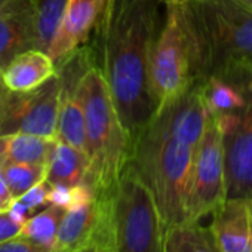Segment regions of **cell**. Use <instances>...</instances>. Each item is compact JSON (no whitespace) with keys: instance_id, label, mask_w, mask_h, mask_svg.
<instances>
[{"instance_id":"11","label":"cell","mask_w":252,"mask_h":252,"mask_svg":"<svg viewBox=\"0 0 252 252\" xmlns=\"http://www.w3.org/2000/svg\"><path fill=\"white\" fill-rule=\"evenodd\" d=\"M206 80H197L180 99L153 117L168 134L194 147H199L211 117L206 101Z\"/></svg>"},{"instance_id":"2","label":"cell","mask_w":252,"mask_h":252,"mask_svg":"<svg viewBox=\"0 0 252 252\" xmlns=\"http://www.w3.org/2000/svg\"><path fill=\"white\" fill-rule=\"evenodd\" d=\"M79 95L85 110L89 169L83 184L94 197L113 193L122 171L132 158V138L117 111L102 70L89 61L79 79Z\"/></svg>"},{"instance_id":"6","label":"cell","mask_w":252,"mask_h":252,"mask_svg":"<svg viewBox=\"0 0 252 252\" xmlns=\"http://www.w3.org/2000/svg\"><path fill=\"white\" fill-rule=\"evenodd\" d=\"M108 224L114 252H163L162 215L131 160L108 196Z\"/></svg>"},{"instance_id":"1","label":"cell","mask_w":252,"mask_h":252,"mask_svg":"<svg viewBox=\"0 0 252 252\" xmlns=\"http://www.w3.org/2000/svg\"><path fill=\"white\" fill-rule=\"evenodd\" d=\"M162 3L163 0H110L95 32L98 54L91 57L108 82L132 144L155 116L150 60L162 30L159 29Z\"/></svg>"},{"instance_id":"3","label":"cell","mask_w":252,"mask_h":252,"mask_svg":"<svg viewBox=\"0 0 252 252\" xmlns=\"http://www.w3.org/2000/svg\"><path fill=\"white\" fill-rule=\"evenodd\" d=\"M189 12L203 77L222 79L245 94L252 88V9L240 0H203Z\"/></svg>"},{"instance_id":"17","label":"cell","mask_w":252,"mask_h":252,"mask_svg":"<svg viewBox=\"0 0 252 252\" xmlns=\"http://www.w3.org/2000/svg\"><path fill=\"white\" fill-rule=\"evenodd\" d=\"M89 169V158L86 153L57 141L48 163L46 181L51 186L76 187L85 183Z\"/></svg>"},{"instance_id":"27","label":"cell","mask_w":252,"mask_h":252,"mask_svg":"<svg viewBox=\"0 0 252 252\" xmlns=\"http://www.w3.org/2000/svg\"><path fill=\"white\" fill-rule=\"evenodd\" d=\"M14 202H15V199L11 193V189L6 183V180L3 178L2 172H0V212L11 209Z\"/></svg>"},{"instance_id":"4","label":"cell","mask_w":252,"mask_h":252,"mask_svg":"<svg viewBox=\"0 0 252 252\" xmlns=\"http://www.w3.org/2000/svg\"><path fill=\"white\" fill-rule=\"evenodd\" d=\"M197 147L150 122L134 144L131 162L149 186L165 228L187 221V203Z\"/></svg>"},{"instance_id":"26","label":"cell","mask_w":252,"mask_h":252,"mask_svg":"<svg viewBox=\"0 0 252 252\" xmlns=\"http://www.w3.org/2000/svg\"><path fill=\"white\" fill-rule=\"evenodd\" d=\"M74 252H114L111 242L101 239V237H92L85 246L79 248Z\"/></svg>"},{"instance_id":"32","label":"cell","mask_w":252,"mask_h":252,"mask_svg":"<svg viewBox=\"0 0 252 252\" xmlns=\"http://www.w3.org/2000/svg\"><path fill=\"white\" fill-rule=\"evenodd\" d=\"M0 80H2V79H0Z\"/></svg>"},{"instance_id":"5","label":"cell","mask_w":252,"mask_h":252,"mask_svg":"<svg viewBox=\"0 0 252 252\" xmlns=\"http://www.w3.org/2000/svg\"><path fill=\"white\" fill-rule=\"evenodd\" d=\"M200 79L206 77L202 74L200 49L189 6L166 5V21L150 60L153 117L180 99Z\"/></svg>"},{"instance_id":"20","label":"cell","mask_w":252,"mask_h":252,"mask_svg":"<svg viewBox=\"0 0 252 252\" xmlns=\"http://www.w3.org/2000/svg\"><path fill=\"white\" fill-rule=\"evenodd\" d=\"M3 178L6 180L14 199L23 197L27 191L46 180L48 165L36 163H6L0 168Z\"/></svg>"},{"instance_id":"19","label":"cell","mask_w":252,"mask_h":252,"mask_svg":"<svg viewBox=\"0 0 252 252\" xmlns=\"http://www.w3.org/2000/svg\"><path fill=\"white\" fill-rule=\"evenodd\" d=\"M65 211L67 208L64 206L52 205V203L48 205L45 209L32 215L26 221L21 234L52 252L57 243L58 230H60Z\"/></svg>"},{"instance_id":"10","label":"cell","mask_w":252,"mask_h":252,"mask_svg":"<svg viewBox=\"0 0 252 252\" xmlns=\"http://www.w3.org/2000/svg\"><path fill=\"white\" fill-rule=\"evenodd\" d=\"M110 0H67L60 26L49 46L57 68L77 54L101 24Z\"/></svg>"},{"instance_id":"13","label":"cell","mask_w":252,"mask_h":252,"mask_svg":"<svg viewBox=\"0 0 252 252\" xmlns=\"http://www.w3.org/2000/svg\"><path fill=\"white\" fill-rule=\"evenodd\" d=\"M212 215L221 252H252V197L225 199Z\"/></svg>"},{"instance_id":"24","label":"cell","mask_w":252,"mask_h":252,"mask_svg":"<svg viewBox=\"0 0 252 252\" xmlns=\"http://www.w3.org/2000/svg\"><path fill=\"white\" fill-rule=\"evenodd\" d=\"M26 221L27 220H24L12 208L0 212V243L21 234Z\"/></svg>"},{"instance_id":"30","label":"cell","mask_w":252,"mask_h":252,"mask_svg":"<svg viewBox=\"0 0 252 252\" xmlns=\"http://www.w3.org/2000/svg\"><path fill=\"white\" fill-rule=\"evenodd\" d=\"M11 2H14V0H0V9H2L3 6H6L8 3H11Z\"/></svg>"},{"instance_id":"25","label":"cell","mask_w":252,"mask_h":252,"mask_svg":"<svg viewBox=\"0 0 252 252\" xmlns=\"http://www.w3.org/2000/svg\"><path fill=\"white\" fill-rule=\"evenodd\" d=\"M0 252H51L40 245L34 243L29 237L18 234L17 237H12L6 242L0 243Z\"/></svg>"},{"instance_id":"7","label":"cell","mask_w":252,"mask_h":252,"mask_svg":"<svg viewBox=\"0 0 252 252\" xmlns=\"http://www.w3.org/2000/svg\"><path fill=\"white\" fill-rule=\"evenodd\" d=\"M225 131L220 113H212L197 147L187 203V221H200L214 214L227 199Z\"/></svg>"},{"instance_id":"8","label":"cell","mask_w":252,"mask_h":252,"mask_svg":"<svg viewBox=\"0 0 252 252\" xmlns=\"http://www.w3.org/2000/svg\"><path fill=\"white\" fill-rule=\"evenodd\" d=\"M61 89L60 73L32 91L8 89L0 114V135L30 134L57 140Z\"/></svg>"},{"instance_id":"22","label":"cell","mask_w":252,"mask_h":252,"mask_svg":"<svg viewBox=\"0 0 252 252\" xmlns=\"http://www.w3.org/2000/svg\"><path fill=\"white\" fill-rule=\"evenodd\" d=\"M206 101L212 113L239 111L248 102L245 94L239 88L218 77H208Z\"/></svg>"},{"instance_id":"28","label":"cell","mask_w":252,"mask_h":252,"mask_svg":"<svg viewBox=\"0 0 252 252\" xmlns=\"http://www.w3.org/2000/svg\"><path fill=\"white\" fill-rule=\"evenodd\" d=\"M165 5H174V6H193L197 5L203 0H163Z\"/></svg>"},{"instance_id":"21","label":"cell","mask_w":252,"mask_h":252,"mask_svg":"<svg viewBox=\"0 0 252 252\" xmlns=\"http://www.w3.org/2000/svg\"><path fill=\"white\" fill-rule=\"evenodd\" d=\"M37 11L36 20V49L49 51L51 42L60 26L67 0H33Z\"/></svg>"},{"instance_id":"14","label":"cell","mask_w":252,"mask_h":252,"mask_svg":"<svg viewBox=\"0 0 252 252\" xmlns=\"http://www.w3.org/2000/svg\"><path fill=\"white\" fill-rule=\"evenodd\" d=\"M58 73L48 52L30 49L20 54L0 76L3 85L14 92H26L39 88Z\"/></svg>"},{"instance_id":"29","label":"cell","mask_w":252,"mask_h":252,"mask_svg":"<svg viewBox=\"0 0 252 252\" xmlns=\"http://www.w3.org/2000/svg\"><path fill=\"white\" fill-rule=\"evenodd\" d=\"M6 94H8V88L3 85L2 80H0V114H2V108H3V102H5Z\"/></svg>"},{"instance_id":"23","label":"cell","mask_w":252,"mask_h":252,"mask_svg":"<svg viewBox=\"0 0 252 252\" xmlns=\"http://www.w3.org/2000/svg\"><path fill=\"white\" fill-rule=\"evenodd\" d=\"M52 186L45 180L43 183L37 184L34 189L27 191L23 197L17 199L12 205V209L20 214L24 220H29L33 212L40 208V206H48L49 205V193H51Z\"/></svg>"},{"instance_id":"12","label":"cell","mask_w":252,"mask_h":252,"mask_svg":"<svg viewBox=\"0 0 252 252\" xmlns=\"http://www.w3.org/2000/svg\"><path fill=\"white\" fill-rule=\"evenodd\" d=\"M36 20L33 0H14L0 9V76L20 54L36 49Z\"/></svg>"},{"instance_id":"16","label":"cell","mask_w":252,"mask_h":252,"mask_svg":"<svg viewBox=\"0 0 252 252\" xmlns=\"http://www.w3.org/2000/svg\"><path fill=\"white\" fill-rule=\"evenodd\" d=\"M55 144L57 140L30 134L0 135V168L12 162L48 165Z\"/></svg>"},{"instance_id":"9","label":"cell","mask_w":252,"mask_h":252,"mask_svg":"<svg viewBox=\"0 0 252 252\" xmlns=\"http://www.w3.org/2000/svg\"><path fill=\"white\" fill-rule=\"evenodd\" d=\"M245 96L248 102L237 113H220L225 131L227 199L252 197V88Z\"/></svg>"},{"instance_id":"31","label":"cell","mask_w":252,"mask_h":252,"mask_svg":"<svg viewBox=\"0 0 252 252\" xmlns=\"http://www.w3.org/2000/svg\"><path fill=\"white\" fill-rule=\"evenodd\" d=\"M240 2H242L243 5H246L249 9H252V0H240Z\"/></svg>"},{"instance_id":"15","label":"cell","mask_w":252,"mask_h":252,"mask_svg":"<svg viewBox=\"0 0 252 252\" xmlns=\"http://www.w3.org/2000/svg\"><path fill=\"white\" fill-rule=\"evenodd\" d=\"M96 218L98 206L95 199L68 208L61 221L52 252H74L85 246L94 234Z\"/></svg>"},{"instance_id":"18","label":"cell","mask_w":252,"mask_h":252,"mask_svg":"<svg viewBox=\"0 0 252 252\" xmlns=\"http://www.w3.org/2000/svg\"><path fill=\"white\" fill-rule=\"evenodd\" d=\"M163 252H221V249L211 225L184 221L165 228Z\"/></svg>"}]
</instances>
